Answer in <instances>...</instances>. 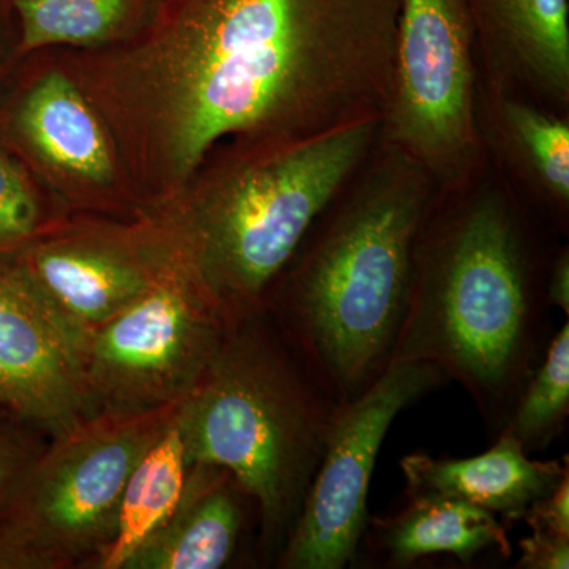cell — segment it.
I'll use <instances>...</instances> for the list:
<instances>
[{
  "label": "cell",
  "instance_id": "603a6c76",
  "mask_svg": "<svg viewBox=\"0 0 569 569\" xmlns=\"http://www.w3.org/2000/svg\"><path fill=\"white\" fill-rule=\"evenodd\" d=\"M520 520H526L530 530L569 537V473L549 496L533 501Z\"/></svg>",
  "mask_w": 569,
  "mask_h": 569
},
{
  "label": "cell",
  "instance_id": "4fadbf2b",
  "mask_svg": "<svg viewBox=\"0 0 569 569\" xmlns=\"http://www.w3.org/2000/svg\"><path fill=\"white\" fill-rule=\"evenodd\" d=\"M17 268L86 343L151 288L162 266L153 269L110 242L61 241L36 247Z\"/></svg>",
  "mask_w": 569,
  "mask_h": 569
},
{
  "label": "cell",
  "instance_id": "3957f363",
  "mask_svg": "<svg viewBox=\"0 0 569 569\" xmlns=\"http://www.w3.org/2000/svg\"><path fill=\"white\" fill-rule=\"evenodd\" d=\"M436 192L413 159L378 138L276 283L280 332L336 403L391 362Z\"/></svg>",
  "mask_w": 569,
  "mask_h": 569
},
{
  "label": "cell",
  "instance_id": "cb8c5ba5",
  "mask_svg": "<svg viewBox=\"0 0 569 569\" xmlns=\"http://www.w3.org/2000/svg\"><path fill=\"white\" fill-rule=\"evenodd\" d=\"M36 452L37 449H33L20 433L11 430L0 432V508L9 497L14 481L20 477L22 468Z\"/></svg>",
  "mask_w": 569,
  "mask_h": 569
},
{
  "label": "cell",
  "instance_id": "2e32d148",
  "mask_svg": "<svg viewBox=\"0 0 569 569\" xmlns=\"http://www.w3.org/2000/svg\"><path fill=\"white\" fill-rule=\"evenodd\" d=\"M370 523V549L388 567H410L422 557L440 553L462 563H471L490 549L505 559L511 556L507 529L497 516L458 498L408 493V503L397 515Z\"/></svg>",
  "mask_w": 569,
  "mask_h": 569
},
{
  "label": "cell",
  "instance_id": "ba28073f",
  "mask_svg": "<svg viewBox=\"0 0 569 569\" xmlns=\"http://www.w3.org/2000/svg\"><path fill=\"white\" fill-rule=\"evenodd\" d=\"M231 320L189 250L148 291L86 339V380L99 410H142L183 399L219 350Z\"/></svg>",
  "mask_w": 569,
  "mask_h": 569
},
{
  "label": "cell",
  "instance_id": "277c9868",
  "mask_svg": "<svg viewBox=\"0 0 569 569\" xmlns=\"http://www.w3.org/2000/svg\"><path fill=\"white\" fill-rule=\"evenodd\" d=\"M263 313L231 321L174 425L187 466L228 471L257 505L263 545L279 557L323 456L337 403Z\"/></svg>",
  "mask_w": 569,
  "mask_h": 569
},
{
  "label": "cell",
  "instance_id": "44dd1931",
  "mask_svg": "<svg viewBox=\"0 0 569 569\" xmlns=\"http://www.w3.org/2000/svg\"><path fill=\"white\" fill-rule=\"evenodd\" d=\"M39 208L22 176L0 153V247L18 244L36 233Z\"/></svg>",
  "mask_w": 569,
  "mask_h": 569
},
{
  "label": "cell",
  "instance_id": "ffe728a7",
  "mask_svg": "<svg viewBox=\"0 0 569 569\" xmlns=\"http://www.w3.org/2000/svg\"><path fill=\"white\" fill-rule=\"evenodd\" d=\"M569 415V325L549 340L545 355L512 408L505 432L527 452L548 447Z\"/></svg>",
  "mask_w": 569,
  "mask_h": 569
},
{
  "label": "cell",
  "instance_id": "52a82bcc",
  "mask_svg": "<svg viewBox=\"0 0 569 569\" xmlns=\"http://www.w3.org/2000/svg\"><path fill=\"white\" fill-rule=\"evenodd\" d=\"M475 52L466 0H400L380 138L413 159L437 192L460 189L489 167L477 126Z\"/></svg>",
  "mask_w": 569,
  "mask_h": 569
},
{
  "label": "cell",
  "instance_id": "30bf717a",
  "mask_svg": "<svg viewBox=\"0 0 569 569\" xmlns=\"http://www.w3.org/2000/svg\"><path fill=\"white\" fill-rule=\"evenodd\" d=\"M84 340L44 305L17 266L0 264V411L58 436L99 411Z\"/></svg>",
  "mask_w": 569,
  "mask_h": 569
},
{
  "label": "cell",
  "instance_id": "7a4b0ae2",
  "mask_svg": "<svg viewBox=\"0 0 569 569\" xmlns=\"http://www.w3.org/2000/svg\"><path fill=\"white\" fill-rule=\"evenodd\" d=\"M531 219L490 162L473 182L436 192L391 355V362H426L458 381L498 433L549 343L550 260Z\"/></svg>",
  "mask_w": 569,
  "mask_h": 569
},
{
  "label": "cell",
  "instance_id": "5b68a950",
  "mask_svg": "<svg viewBox=\"0 0 569 569\" xmlns=\"http://www.w3.org/2000/svg\"><path fill=\"white\" fill-rule=\"evenodd\" d=\"M381 119L282 142H247L198 213L187 247L231 321L266 310L321 213L369 159Z\"/></svg>",
  "mask_w": 569,
  "mask_h": 569
},
{
  "label": "cell",
  "instance_id": "7c38bea8",
  "mask_svg": "<svg viewBox=\"0 0 569 569\" xmlns=\"http://www.w3.org/2000/svg\"><path fill=\"white\" fill-rule=\"evenodd\" d=\"M481 80L569 116V0H466Z\"/></svg>",
  "mask_w": 569,
  "mask_h": 569
},
{
  "label": "cell",
  "instance_id": "9c48e42d",
  "mask_svg": "<svg viewBox=\"0 0 569 569\" xmlns=\"http://www.w3.org/2000/svg\"><path fill=\"white\" fill-rule=\"evenodd\" d=\"M448 378L426 362H391L361 395L337 403L316 475L277 557L283 569H342L367 527V493L389 427Z\"/></svg>",
  "mask_w": 569,
  "mask_h": 569
},
{
  "label": "cell",
  "instance_id": "e0dca14e",
  "mask_svg": "<svg viewBox=\"0 0 569 569\" xmlns=\"http://www.w3.org/2000/svg\"><path fill=\"white\" fill-rule=\"evenodd\" d=\"M20 126L33 148L70 173L104 182L112 163L96 116L69 78L51 71L26 97Z\"/></svg>",
  "mask_w": 569,
  "mask_h": 569
},
{
  "label": "cell",
  "instance_id": "5bb4252c",
  "mask_svg": "<svg viewBox=\"0 0 569 569\" xmlns=\"http://www.w3.org/2000/svg\"><path fill=\"white\" fill-rule=\"evenodd\" d=\"M408 493H438L486 509L505 520H520L526 509L549 496L569 473L568 458L530 459L511 433L501 430L496 443L467 459H437L415 452L400 460Z\"/></svg>",
  "mask_w": 569,
  "mask_h": 569
},
{
  "label": "cell",
  "instance_id": "ac0fdd59",
  "mask_svg": "<svg viewBox=\"0 0 569 569\" xmlns=\"http://www.w3.org/2000/svg\"><path fill=\"white\" fill-rule=\"evenodd\" d=\"M176 421V419H174ZM186 452L174 422L138 460L123 488L118 529L97 569H123L153 531L170 518L186 486Z\"/></svg>",
  "mask_w": 569,
  "mask_h": 569
},
{
  "label": "cell",
  "instance_id": "d4e9b609",
  "mask_svg": "<svg viewBox=\"0 0 569 569\" xmlns=\"http://www.w3.org/2000/svg\"><path fill=\"white\" fill-rule=\"evenodd\" d=\"M546 305L563 310L569 316V250L561 246L550 257L545 283Z\"/></svg>",
  "mask_w": 569,
  "mask_h": 569
},
{
  "label": "cell",
  "instance_id": "8fae6325",
  "mask_svg": "<svg viewBox=\"0 0 569 569\" xmlns=\"http://www.w3.org/2000/svg\"><path fill=\"white\" fill-rule=\"evenodd\" d=\"M477 126L490 164L535 217L560 231L569 220V116L481 80Z\"/></svg>",
  "mask_w": 569,
  "mask_h": 569
},
{
  "label": "cell",
  "instance_id": "8992f818",
  "mask_svg": "<svg viewBox=\"0 0 569 569\" xmlns=\"http://www.w3.org/2000/svg\"><path fill=\"white\" fill-rule=\"evenodd\" d=\"M181 402L99 410L37 449L0 508V569L96 567L118 529L127 479Z\"/></svg>",
  "mask_w": 569,
  "mask_h": 569
},
{
  "label": "cell",
  "instance_id": "6da1fadb",
  "mask_svg": "<svg viewBox=\"0 0 569 569\" xmlns=\"http://www.w3.org/2000/svg\"><path fill=\"white\" fill-rule=\"evenodd\" d=\"M400 0H170L168 126L190 173L228 137L305 140L383 119Z\"/></svg>",
  "mask_w": 569,
  "mask_h": 569
},
{
  "label": "cell",
  "instance_id": "9a60e30c",
  "mask_svg": "<svg viewBox=\"0 0 569 569\" xmlns=\"http://www.w3.org/2000/svg\"><path fill=\"white\" fill-rule=\"evenodd\" d=\"M242 493L223 468L189 466L178 507L134 550L123 569L223 568L241 537Z\"/></svg>",
  "mask_w": 569,
  "mask_h": 569
},
{
  "label": "cell",
  "instance_id": "d6986e66",
  "mask_svg": "<svg viewBox=\"0 0 569 569\" xmlns=\"http://www.w3.org/2000/svg\"><path fill=\"white\" fill-rule=\"evenodd\" d=\"M21 26V50L92 44L132 17L137 0H11Z\"/></svg>",
  "mask_w": 569,
  "mask_h": 569
},
{
  "label": "cell",
  "instance_id": "7402d4cb",
  "mask_svg": "<svg viewBox=\"0 0 569 569\" xmlns=\"http://www.w3.org/2000/svg\"><path fill=\"white\" fill-rule=\"evenodd\" d=\"M520 557L516 568L568 569L569 537L531 530L530 537L519 542Z\"/></svg>",
  "mask_w": 569,
  "mask_h": 569
}]
</instances>
